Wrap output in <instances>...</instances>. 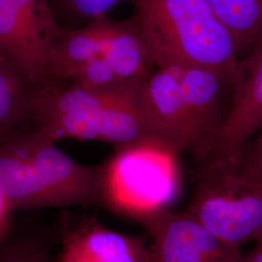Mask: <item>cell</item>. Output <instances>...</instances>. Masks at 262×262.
<instances>
[{"label":"cell","mask_w":262,"mask_h":262,"mask_svg":"<svg viewBox=\"0 0 262 262\" xmlns=\"http://www.w3.org/2000/svg\"><path fill=\"white\" fill-rule=\"evenodd\" d=\"M243 262H262V238L255 242L253 251L244 256Z\"/></svg>","instance_id":"cell-19"},{"label":"cell","mask_w":262,"mask_h":262,"mask_svg":"<svg viewBox=\"0 0 262 262\" xmlns=\"http://www.w3.org/2000/svg\"><path fill=\"white\" fill-rule=\"evenodd\" d=\"M136 221L151 238L154 262H243L240 248L215 237L186 210L160 209Z\"/></svg>","instance_id":"cell-8"},{"label":"cell","mask_w":262,"mask_h":262,"mask_svg":"<svg viewBox=\"0 0 262 262\" xmlns=\"http://www.w3.org/2000/svg\"><path fill=\"white\" fill-rule=\"evenodd\" d=\"M0 262H52V259L43 237L28 234L1 244Z\"/></svg>","instance_id":"cell-16"},{"label":"cell","mask_w":262,"mask_h":262,"mask_svg":"<svg viewBox=\"0 0 262 262\" xmlns=\"http://www.w3.org/2000/svg\"><path fill=\"white\" fill-rule=\"evenodd\" d=\"M144 81L109 90L49 81L35 90L33 129L54 143L74 138L116 148L152 139L141 102Z\"/></svg>","instance_id":"cell-2"},{"label":"cell","mask_w":262,"mask_h":262,"mask_svg":"<svg viewBox=\"0 0 262 262\" xmlns=\"http://www.w3.org/2000/svg\"><path fill=\"white\" fill-rule=\"evenodd\" d=\"M177 66L182 94L196 130L200 156L208 149L223 120L220 118L226 84L233 80L215 70L199 66Z\"/></svg>","instance_id":"cell-12"},{"label":"cell","mask_w":262,"mask_h":262,"mask_svg":"<svg viewBox=\"0 0 262 262\" xmlns=\"http://www.w3.org/2000/svg\"><path fill=\"white\" fill-rule=\"evenodd\" d=\"M102 165L82 164L33 128L0 140V194L14 211L102 203Z\"/></svg>","instance_id":"cell-1"},{"label":"cell","mask_w":262,"mask_h":262,"mask_svg":"<svg viewBox=\"0 0 262 262\" xmlns=\"http://www.w3.org/2000/svg\"><path fill=\"white\" fill-rule=\"evenodd\" d=\"M177 155L154 139L117 147L102 164V204L135 220L165 209L178 191Z\"/></svg>","instance_id":"cell-6"},{"label":"cell","mask_w":262,"mask_h":262,"mask_svg":"<svg viewBox=\"0 0 262 262\" xmlns=\"http://www.w3.org/2000/svg\"><path fill=\"white\" fill-rule=\"evenodd\" d=\"M56 18L73 23L71 28H77L79 23H88L97 17L107 16V13L123 0H50Z\"/></svg>","instance_id":"cell-15"},{"label":"cell","mask_w":262,"mask_h":262,"mask_svg":"<svg viewBox=\"0 0 262 262\" xmlns=\"http://www.w3.org/2000/svg\"><path fill=\"white\" fill-rule=\"evenodd\" d=\"M36 86L0 54V140L33 128Z\"/></svg>","instance_id":"cell-13"},{"label":"cell","mask_w":262,"mask_h":262,"mask_svg":"<svg viewBox=\"0 0 262 262\" xmlns=\"http://www.w3.org/2000/svg\"><path fill=\"white\" fill-rule=\"evenodd\" d=\"M14 212L8 201L0 194V245L4 241L7 232L11 215Z\"/></svg>","instance_id":"cell-18"},{"label":"cell","mask_w":262,"mask_h":262,"mask_svg":"<svg viewBox=\"0 0 262 262\" xmlns=\"http://www.w3.org/2000/svg\"><path fill=\"white\" fill-rule=\"evenodd\" d=\"M242 150L227 157L202 156L204 163L186 209L212 234L238 248L262 238V174L246 161Z\"/></svg>","instance_id":"cell-4"},{"label":"cell","mask_w":262,"mask_h":262,"mask_svg":"<svg viewBox=\"0 0 262 262\" xmlns=\"http://www.w3.org/2000/svg\"><path fill=\"white\" fill-rule=\"evenodd\" d=\"M150 254L141 237L112 230L89 217L66 230L56 262H146Z\"/></svg>","instance_id":"cell-11"},{"label":"cell","mask_w":262,"mask_h":262,"mask_svg":"<svg viewBox=\"0 0 262 262\" xmlns=\"http://www.w3.org/2000/svg\"><path fill=\"white\" fill-rule=\"evenodd\" d=\"M61 28L50 0H0V54L35 86Z\"/></svg>","instance_id":"cell-7"},{"label":"cell","mask_w":262,"mask_h":262,"mask_svg":"<svg viewBox=\"0 0 262 262\" xmlns=\"http://www.w3.org/2000/svg\"><path fill=\"white\" fill-rule=\"evenodd\" d=\"M251 51L237 62L232 101L205 155L232 156L243 150L253 135L261 130L262 36Z\"/></svg>","instance_id":"cell-10"},{"label":"cell","mask_w":262,"mask_h":262,"mask_svg":"<svg viewBox=\"0 0 262 262\" xmlns=\"http://www.w3.org/2000/svg\"><path fill=\"white\" fill-rule=\"evenodd\" d=\"M96 61L108 63L123 84L144 81L157 68L133 16L123 20L101 16L82 27L61 28L49 56L48 79L68 84L80 68Z\"/></svg>","instance_id":"cell-5"},{"label":"cell","mask_w":262,"mask_h":262,"mask_svg":"<svg viewBox=\"0 0 262 262\" xmlns=\"http://www.w3.org/2000/svg\"><path fill=\"white\" fill-rule=\"evenodd\" d=\"M242 152L246 161L262 174V128L252 146L249 148L245 147Z\"/></svg>","instance_id":"cell-17"},{"label":"cell","mask_w":262,"mask_h":262,"mask_svg":"<svg viewBox=\"0 0 262 262\" xmlns=\"http://www.w3.org/2000/svg\"><path fill=\"white\" fill-rule=\"evenodd\" d=\"M146 262H154L152 261V258H151V254H150H150H149V257H148V259H147V261Z\"/></svg>","instance_id":"cell-20"},{"label":"cell","mask_w":262,"mask_h":262,"mask_svg":"<svg viewBox=\"0 0 262 262\" xmlns=\"http://www.w3.org/2000/svg\"><path fill=\"white\" fill-rule=\"evenodd\" d=\"M141 102L154 140L177 154L196 152L198 136L182 94L177 66L157 67L143 82Z\"/></svg>","instance_id":"cell-9"},{"label":"cell","mask_w":262,"mask_h":262,"mask_svg":"<svg viewBox=\"0 0 262 262\" xmlns=\"http://www.w3.org/2000/svg\"><path fill=\"white\" fill-rule=\"evenodd\" d=\"M234 38L239 54L262 36V0H205Z\"/></svg>","instance_id":"cell-14"},{"label":"cell","mask_w":262,"mask_h":262,"mask_svg":"<svg viewBox=\"0 0 262 262\" xmlns=\"http://www.w3.org/2000/svg\"><path fill=\"white\" fill-rule=\"evenodd\" d=\"M157 67L199 66L234 78L239 49L205 0H131Z\"/></svg>","instance_id":"cell-3"}]
</instances>
